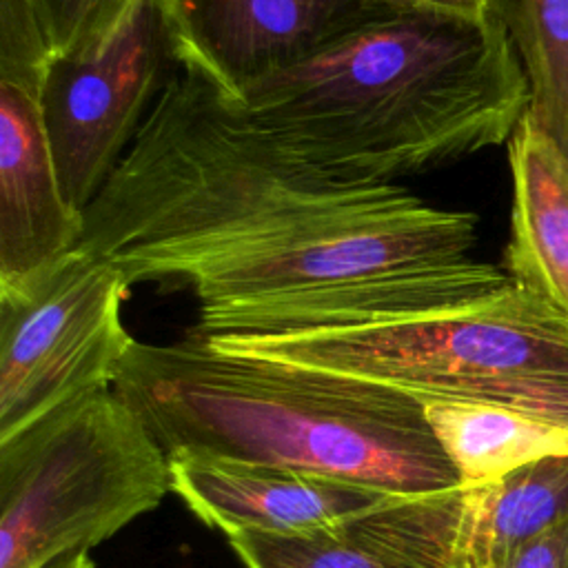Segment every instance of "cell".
<instances>
[{"label": "cell", "mask_w": 568, "mask_h": 568, "mask_svg": "<svg viewBox=\"0 0 568 568\" xmlns=\"http://www.w3.org/2000/svg\"><path fill=\"white\" fill-rule=\"evenodd\" d=\"M477 215L333 175L209 80L173 73L84 209L80 248L189 291L202 337L353 326L470 304L510 275L470 255Z\"/></svg>", "instance_id": "cell-1"}, {"label": "cell", "mask_w": 568, "mask_h": 568, "mask_svg": "<svg viewBox=\"0 0 568 568\" xmlns=\"http://www.w3.org/2000/svg\"><path fill=\"white\" fill-rule=\"evenodd\" d=\"M240 102L311 164L346 180L395 182L508 142L530 89L490 13L384 11L251 84Z\"/></svg>", "instance_id": "cell-2"}, {"label": "cell", "mask_w": 568, "mask_h": 568, "mask_svg": "<svg viewBox=\"0 0 568 568\" xmlns=\"http://www.w3.org/2000/svg\"><path fill=\"white\" fill-rule=\"evenodd\" d=\"M113 390L169 459L275 466L390 497L462 488L417 397L337 373L226 353L193 331L173 344L133 342Z\"/></svg>", "instance_id": "cell-3"}, {"label": "cell", "mask_w": 568, "mask_h": 568, "mask_svg": "<svg viewBox=\"0 0 568 568\" xmlns=\"http://www.w3.org/2000/svg\"><path fill=\"white\" fill-rule=\"evenodd\" d=\"M204 339L226 353L382 384L419 402L490 404L568 426V320L517 282L433 313Z\"/></svg>", "instance_id": "cell-4"}, {"label": "cell", "mask_w": 568, "mask_h": 568, "mask_svg": "<svg viewBox=\"0 0 568 568\" xmlns=\"http://www.w3.org/2000/svg\"><path fill=\"white\" fill-rule=\"evenodd\" d=\"M171 493V464L113 388L0 442V568L87 552Z\"/></svg>", "instance_id": "cell-5"}, {"label": "cell", "mask_w": 568, "mask_h": 568, "mask_svg": "<svg viewBox=\"0 0 568 568\" xmlns=\"http://www.w3.org/2000/svg\"><path fill=\"white\" fill-rule=\"evenodd\" d=\"M129 291L118 266L75 248L0 293V442L78 397L113 388L135 342L122 324Z\"/></svg>", "instance_id": "cell-6"}, {"label": "cell", "mask_w": 568, "mask_h": 568, "mask_svg": "<svg viewBox=\"0 0 568 568\" xmlns=\"http://www.w3.org/2000/svg\"><path fill=\"white\" fill-rule=\"evenodd\" d=\"M173 62L158 0H142L102 42L58 55L40 89L67 200L84 213L133 142Z\"/></svg>", "instance_id": "cell-7"}, {"label": "cell", "mask_w": 568, "mask_h": 568, "mask_svg": "<svg viewBox=\"0 0 568 568\" xmlns=\"http://www.w3.org/2000/svg\"><path fill=\"white\" fill-rule=\"evenodd\" d=\"M173 62L222 93L291 69L384 11L377 0H158Z\"/></svg>", "instance_id": "cell-8"}, {"label": "cell", "mask_w": 568, "mask_h": 568, "mask_svg": "<svg viewBox=\"0 0 568 568\" xmlns=\"http://www.w3.org/2000/svg\"><path fill=\"white\" fill-rule=\"evenodd\" d=\"M171 493L226 537H304L339 528L395 499L379 490L308 473L213 457H173Z\"/></svg>", "instance_id": "cell-9"}, {"label": "cell", "mask_w": 568, "mask_h": 568, "mask_svg": "<svg viewBox=\"0 0 568 568\" xmlns=\"http://www.w3.org/2000/svg\"><path fill=\"white\" fill-rule=\"evenodd\" d=\"M84 213L64 195L40 95L0 82V293L80 248Z\"/></svg>", "instance_id": "cell-10"}, {"label": "cell", "mask_w": 568, "mask_h": 568, "mask_svg": "<svg viewBox=\"0 0 568 568\" xmlns=\"http://www.w3.org/2000/svg\"><path fill=\"white\" fill-rule=\"evenodd\" d=\"M444 568H501L568 517V455L519 466L495 481L408 499Z\"/></svg>", "instance_id": "cell-11"}, {"label": "cell", "mask_w": 568, "mask_h": 568, "mask_svg": "<svg viewBox=\"0 0 568 568\" xmlns=\"http://www.w3.org/2000/svg\"><path fill=\"white\" fill-rule=\"evenodd\" d=\"M513 175L504 271L568 320V162L528 115L508 140Z\"/></svg>", "instance_id": "cell-12"}, {"label": "cell", "mask_w": 568, "mask_h": 568, "mask_svg": "<svg viewBox=\"0 0 568 568\" xmlns=\"http://www.w3.org/2000/svg\"><path fill=\"white\" fill-rule=\"evenodd\" d=\"M426 419L462 488L481 486L530 462L568 455V426L490 404L424 402Z\"/></svg>", "instance_id": "cell-13"}, {"label": "cell", "mask_w": 568, "mask_h": 568, "mask_svg": "<svg viewBox=\"0 0 568 568\" xmlns=\"http://www.w3.org/2000/svg\"><path fill=\"white\" fill-rule=\"evenodd\" d=\"M524 67L528 118L568 162V0H486Z\"/></svg>", "instance_id": "cell-14"}, {"label": "cell", "mask_w": 568, "mask_h": 568, "mask_svg": "<svg viewBox=\"0 0 568 568\" xmlns=\"http://www.w3.org/2000/svg\"><path fill=\"white\" fill-rule=\"evenodd\" d=\"M244 568H424L371 535L357 519L315 535H229Z\"/></svg>", "instance_id": "cell-15"}, {"label": "cell", "mask_w": 568, "mask_h": 568, "mask_svg": "<svg viewBox=\"0 0 568 568\" xmlns=\"http://www.w3.org/2000/svg\"><path fill=\"white\" fill-rule=\"evenodd\" d=\"M58 58L42 0H0V82L40 95Z\"/></svg>", "instance_id": "cell-16"}, {"label": "cell", "mask_w": 568, "mask_h": 568, "mask_svg": "<svg viewBox=\"0 0 568 568\" xmlns=\"http://www.w3.org/2000/svg\"><path fill=\"white\" fill-rule=\"evenodd\" d=\"M58 55L109 38L142 0H42Z\"/></svg>", "instance_id": "cell-17"}, {"label": "cell", "mask_w": 568, "mask_h": 568, "mask_svg": "<svg viewBox=\"0 0 568 568\" xmlns=\"http://www.w3.org/2000/svg\"><path fill=\"white\" fill-rule=\"evenodd\" d=\"M501 568H568V517L515 552Z\"/></svg>", "instance_id": "cell-18"}, {"label": "cell", "mask_w": 568, "mask_h": 568, "mask_svg": "<svg viewBox=\"0 0 568 568\" xmlns=\"http://www.w3.org/2000/svg\"><path fill=\"white\" fill-rule=\"evenodd\" d=\"M390 11L433 13L453 18H481L488 13L486 0H377Z\"/></svg>", "instance_id": "cell-19"}, {"label": "cell", "mask_w": 568, "mask_h": 568, "mask_svg": "<svg viewBox=\"0 0 568 568\" xmlns=\"http://www.w3.org/2000/svg\"><path fill=\"white\" fill-rule=\"evenodd\" d=\"M42 568H93V561L89 552H73V555H62Z\"/></svg>", "instance_id": "cell-20"}]
</instances>
